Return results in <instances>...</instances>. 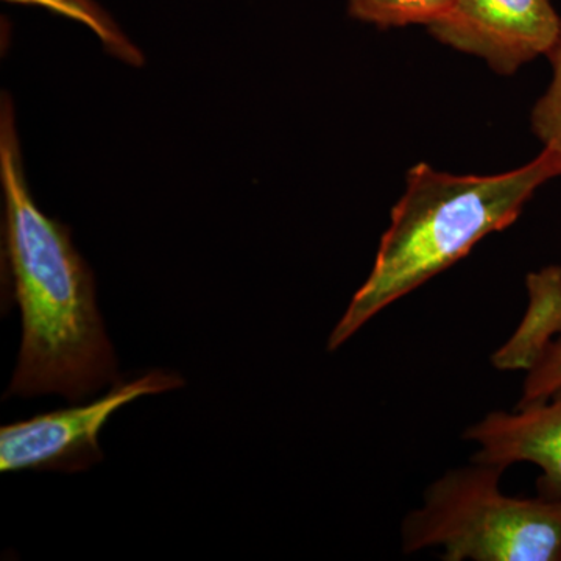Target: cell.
<instances>
[{
	"mask_svg": "<svg viewBox=\"0 0 561 561\" xmlns=\"http://www.w3.org/2000/svg\"><path fill=\"white\" fill-rule=\"evenodd\" d=\"M0 183L5 256L22 317L20 357L7 397L87 400L119 381L116 354L99 312L91 268L68 228L33 201L7 94L0 103Z\"/></svg>",
	"mask_w": 561,
	"mask_h": 561,
	"instance_id": "1",
	"label": "cell"
},
{
	"mask_svg": "<svg viewBox=\"0 0 561 561\" xmlns=\"http://www.w3.org/2000/svg\"><path fill=\"white\" fill-rule=\"evenodd\" d=\"M559 176L560 158L549 149L496 175H454L426 162L413 165L370 275L332 330L328 350L341 348L383 309L448 271L486 236L511 227L535 192Z\"/></svg>",
	"mask_w": 561,
	"mask_h": 561,
	"instance_id": "2",
	"label": "cell"
},
{
	"mask_svg": "<svg viewBox=\"0 0 561 561\" xmlns=\"http://www.w3.org/2000/svg\"><path fill=\"white\" fill-rule=\"evenodd\" d=\"M505 470L472 461L432 482L401 526L404 553L445 561H561V500L507 496Z\"/></svg>",
	"mask_w": 561,
	"mask_h": 561,
	"instance_id": "3",
	"label": "cell"
},
{
	"mask_svg": "<svg viewBox=\"0 0 561 561\" xmlns=\"http://www.w3.org/2000/svg\"><path fill=\"white\" fill-rule=\"evenodd\" d=\"M176 373L151 370L117 381L87 405L18 421L0 430V471H84L103 460L99 434L114 412L147 394L180 389Z\"/></svg>",
	"mask_w": 561,
	"mask_h": 561,
	"instance_id": "4",
	"label": "cell"
},
{
	"mask_svg": "<svg viewBox=\"0 0 561 561\" xmlns=\"http://www.w3.org/2000/svg\"><path fill=\"white\" fill-rule=\"evenodd\" d=\"M427 28L445 46L512 76L551 54L561 35V18L551 0H456L449 13Z\"/></svg>",
	"mask_w": 561,
	"mask_h": 561,
	"instance_id": "5",
	"label": "cell"
},
{
	"mask_svg": "<svg viewBox=\"0 0 561 561\" xmlns=\"http://www.w3.org/2000/svg\"><path fill=\"white\" fill-rule=\"evenodd\" d=\"M478 445L472 461L507 470L515 463L540 468L538 496L561 500V389L546 401L491 412L465 431Z\"/></svg>",
	"mask_w": 561,
	"mask_h": 561,
	"instance_id": "6",
	"label": "cell"
},
{
	"mask_svg": "<svg viewBox=\"0 0 561 561\" xmlns=\"http://www.w3.org/2000/svg\"><path fill=\"white\" fill-rule=\"evenodd\" d=\"M529 305L512 337L491 356L501 371H529L561 337V267L548 265L526 278Z\"/></svg>",
	"mask_w": 561,
	"mask_h": 561,
	"instance_id": "7",
	"label": "cell"
},
{
	"mask_svg": "<svg viewBox=\"0 0 561 561\" xmlns=\"http://www.w3.org/2000/svg\"><path fill=\"white\" fill-rule=\"evenodd\" d=\"M456 0H346L350 16L381 28L430 25L449 13Z\"/></svg>",
	"mask_w": 561,
	"mask_h": 561,
	"instance_id": "8",
	"label": "cell"
},
{
	"mask_svg": "<svg viewBox=\"0 0 561 561\" xmlns=\"http://www.w3.org/2000/svg\"><path fill=\"white\" fill-rule=\"evenodd\" d=\"M7 2L46 7V9L72 18V20L83 22L102 39L110 54L116 55L121 60L130 62V65H142V54L110 20L108 14L103 13L92 0H7Z\"/></svg>",
	"mask_w": 561,
	"mask_h": 561,
	"instance_id": "9",
	"label": "cell"
},
{
	"mask_svg": "<svg viewBox=\"0 0 561 561\" xmlns=\"http://www.w3.org/2000/svg\"><path fill=\"white\" fill-rule=\"evenodd\" d=\"M552 79L531 110V131L561 161V35L551 54Z\"/></svg>",
	"mask_w": 561,
	"mask_h": 561,
	"instance_id": "10",
	"label": "cell"
},
{
	"mask_svg": "<svg viewBox=\"0 0 561 561\" xmlns=\"http://www.w3.org/2000/svg\"><path fill=\"white\" fill-rule=\"evenodd\" d=\"M561 389V337L553 341L537 364L527 371L523 386L522 405L546 401Z\"/></svg>",
	"mask_w": 561,
	"mask_h": 561,
	"instance_id": "11",
	"label": "cell"
}]
</instances>
